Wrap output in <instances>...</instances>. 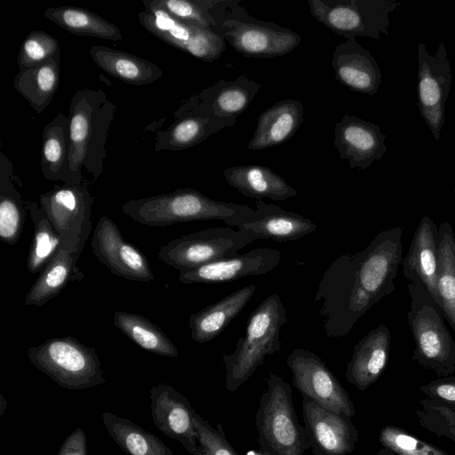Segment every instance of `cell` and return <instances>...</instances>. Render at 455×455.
I'll return each mask as SVG.
<instances>
[{
    "instance_id": "obj_6",
    "label": "cell",
    "mask_w": 455,
    "mask_h": 455,
    "mask_svg": "<svg viewBox=\"0 0 455 455\" xmlns=\"http://www.w3.org/2000/svg\"><path fill=\"white\" fill-rule=\"evenodd\" d=\"M249 206L213 200L194 188L129 200L122 212L135 221L150 227L177 223L220 220H226Z\"/></svg>"
},
{
    "instance_id": "obj_34",
    "label": "cell",
    "mask_w": 455,
    "mask_h": 455,
    "mask_svg": "<svg viewBox=\"0 0 455 455\" xmlns=\"http://www.w3.org/2000/svg\"><path fill=\"white\" fill-rule=\"evenodd\" d=\"M13 167L8 157L0 153V239L15 245L23 231L26 212L21 195L12 182Z\"/></svg>"
},
{
    "instance_id": "obj_28",
    "label": "cell",
    "mask_w": 455,
    "mask_h": 455,
    "mask_svg": "<svg viewBox=\"0 0 455 455\" xmlns=\"http://www.w3.org/2000/svg\"><path fill=\"white\" fill-rule=\"evenodd\" d=\"M90 55L104 72L132 85L151 84L164 75L156 64L117 49L93 45Z\"/></svg>"
},
{
    "instance_id": "obj_27",
    "label": "cell",
    "mask_w": 455,
    "mask_h": 455,
    "mask_svg": "<svg viewBox=\"0 0 455 455\" xmlns=\"http://www.w3.org/2000/svg\"><path fill=\"white\" fill-rule=\"evenodd\" d=\"M255 291L254 284L243 287L193 313L188 319L192 339L203 344L217 338L243 309Z\"/></svg>"
},
{
    "instance_id": "obj_33",
    "label": "cell",
    "mask_w": 455,
    "mask_h": 455,
    "mask_svg": "<svg viewBox=\"0 0 455 455\" xmlns=\"http://www.w3.org/2000/svg\"><path fill=\"white\" fill-rule=\"evenodd\" d=\"M101 419L109 435L126 455H174L162 440L130 419L112 412H103Z\"/></svg>"
},
{
    "instance_id": "obj_15",
    "label": "cell",
    "mask_w": 455,
    "mask_h": 455,
    "mask_svg": "<svg viewBox=\"0 0 455 455\" xmlns=\"http://www.w3.org/2000/svg\"><path fill=\"white\" fill-rule=\"evenodd\" d=\"M142 3L145 10L139 12V21L156 37L206 62L224 52L226 43L216 32L182 22L144 0Z\"/></svg>"
},
{
    "instance_id": "obj_49",
    "label": "cell",
    "mask_w": 455,
    "mask_h": 455,
    "mask_svg": "<svg viewBox=\"0 0 455 455\" xmlns=\"http://www.w3.org/2000/svg\"><path fill=\"white\" fill-rule=\"evenodd\" d=\"M454 192H455V188H454Z\"/></svg>"
},
{
    "instance_id": "obj_11",
    "label": "cell",
    "mask_w": 455,
    "mask_h": 455,
    "mask_svg": "<svg viewBox=\"0 0 455 455\" xmlns=\"http://www.w3.org/2000/svg\"><path fill=\"white\" fill-rule=\"evenodd\" d=\"M39 201L60 235V249L80 257L92 228L93 197L85 180L55 186L42 193Z\"/></svg>"
},
{
    "instance_id": "obj_43",
    "label": "cell",
    "mask_w": 455,
    "mask_h": 455,
    "mask_svg": "<svg viewBox=\"0 0 455 455\" xmlns=\"http://www.w3.org/2000/svg\"><path fill=\"white\" fill-rule=\"evenodd\" d=\"M194 424L198 435L197 455H239L227 439L221 424L213 427L196 412Z\"/></svg>"
},
{
    "instance_id": "obj_42",
    "label": "cell",
    "mask_w": 455,
    "mask_h": 455,
    "mask_svg": "<svg viewBox=\"0 0 455 455\" xmlns=\"http://www.w3.org/2000/svg\"><path fill=\"white\" fill-rule=\"evenodd\" d=\"M422 409L416 411L422 427L439 437L455 443V413L440 402L428 398L419 400Z\"/></svg>"
},
{
    "instance_id": "obj_7",
    "label": "cell",
    "mask_w": 455,
    "mask_h": 455,
    "mask_svg": "<svg viewBox=\"0 0 455 455\" xmlns=\"http://www.w3.org/2000/svg\"><path fill=\"white\" fill-rule=\"evenodd\" d=\"M255 415L260 449L270 455H304L309 443L300 426L291 388L281 377L269 372Z\"/></svg>"
},
{
    "instance_id": "obj_10",
    "label": "cell",
    "mask_w": 455,
    "mask_h": 455,
    "mask_svg": "<svg viewBox=\"0 0 455 455\" xmlns=\"http://www.w3.org/2000/svg\"><path fill=\"white\" fill-rule=\"evenodd\" d=\"M259 239L251 231L230 228H206L175 238L158 251V259L180 272L230 258Z\"/></svg>"
},
{
    "instance_id": "obj_44",
    "label": "cell",
    "mask_w": 455,
    "mask_h": 455,
    "mask_svg": "<svg viewBox=\"0 0 455 455\" xmlns=\"http://www.w3.org/2000/svg\"><path fill=\"white\" fill-rule=\"evenodd\" d=\"M428 399L440 402L455 413V375L441 377L419 387Z\"/></svg>"
},
{
    "instance_id": "obj_47",
    "label": "cell",
    "mask_w": 455,
    "mask_h": 455,
    "mask_svg": "<svg viewBox=\"0 0 455 455\" xmlns=\"http://www.w3.org/2000/svg\"><path fill=\"white\" fill-rule=\"evenodd\" d=\"M375 455H397V454L395 453L394 451H392L391 450L383 447Z\"/></svg>"
},
{
    "instance_id": "obj_24",
    "label": "cell",
    "mask_w": 455,
    "mask_h": 455,
    "mask_svg": "<svg viewBox=\"0 0 455 455\" xmlns=\"http://www.w3.org/2000/svg\"><path fill=\"white\" fill-rule=\"evenodd\" d=\"M391 348V332L383 323L364 335L354 347L346 378L360 391H365L384 372Z\"/></svg>"
},
{
    "instance_id": "obj_22",
    "label": "cell",
    "mask_w": 455,
    "mask_h": 455,
    "mask_svg": "<svg viewBox=\"0 0 455 455\" xmlns=\"http://www.w3.org/2000/svg\"><path fill=\"white\" fill-rule=\"evenodd\" d=\"M438 240V226L428 216H424L402 260L403 275L410 283L423 286L437 304Z\"/></svg>"
},
{
    "instance_id": "obj_2",
    "label": "cell",
    "mask_w": 455,
    "mask_h": 455,
    "mask_svg": "<svg viewBox=\"0 0 455 455\" xmlns=\"http://www.w3.org/2000/svg\"><path fill=\"white\" fill-rule=\"evenodd\" d=\"M116 107L102 90L77 91L69 105V153L65 185L84 180L82 168L99 180L107 156V139Z\"/></svg>"
},
{
    "instance_id": "obj_3",
    "label": "cell",
    "mask_w": 455,
    "mask_h": 455,
    "mask_svg": "<svg viewBox=\"0 0 455 455\" xmlns=\"http://www.w3.org/2000/svg\"><path fill=\"white\" fill-rule=\"evenodd\" d=\"M287 320V309L275 292L264 299L251 312L245 335L237 340L231 354L222 357L228 391L237 390L263 364L267 355L281 349L280 332Z\"/></svg>"
},
{
    "instance_id": "obj_25",
    "label": "cell",
    "mask_w": 455,
    "mask_h": 455,
    "mask_svg": "<svg viewBox=\"0 0 455 455\" xmlns=\"http://www.w3.org/2000/svg\"><path fill=\"white\" fill-rule=\"evenodd\" d=\"M304 120L300 101L280 100L260 114L247 148L260 150L281 145L295 135Z\"/></svg>"
},
{
    "instance_id": "obj_46",
    "label": "cell",
    "mask_w": 455,
    "mask_h": 455,
    "mask_svg": "<svg viewBox=\"0 0 455 455\" xmlns=\"http://www.w3.org/2000/svg\"><path fill=\"white\" fill-rule=\"evenodd\" d=\"M244 455H270V454L267 453V451H263L262 449H259V450L251 449V450L247 451Z\"/></svg>"
},
{
    "instance_id": "obj_18",
    "label": "cell",
    "mask_w": 455,
    "mask_h": 455,
    "mask_svg": "<svg viewBox=\"0 0 455 455\" xmlns=\"http://www.w3.org/2000/svg\"><path fill=\"white\" fill-rule=\"evenodd\" d=\"M149 398L154 425L169 438L180 442L188 453L197 455L196 411L188 398L166 383L153 386Z\"/></svg>"
},
{
    "instance_id": "obj_8",
    "label": "cell",
    "mask_w": 455,
    "mask_h": 455,
    "mask_svg": "<svg viewBox=\"0 0 455 455\" xmlns=\"http://www.w3.org/2000/svg\"><path fill=\"white\" fill-rule=\"evenodd\" d=\"M29 362L60 387L81 390L104 384V371L92 347L72 336L51 338L28 350Z\"/></svg>"
},
{
    "instance_id": "obj_48",
    "label": "cell",
    "mask_w": 455,
    "mask_h": 455,
    "mask_svg": "<svg viewBox=\"0 0 455 455\" xmlns=\"http://www.w3.org/2000/svg\"><path fill=\"white\" fill-rule=\"evenodd\" d=\"M1 404H2V408H1V413H0V416H2L5 411V408H6V401L4 400V398L3 397V395H1Z\"/></svg>"
},
{
    "instance_id": "obj_40",
    "label": "cell",
    "mask_w": 455,
    "mask_h": 455,
    "mask_svg": "<svg viewBox=\"0 0 455 455\" xmlns=\"http://www.w3.org/2000/svg\"><path fill=\"white\" fill-rule=\"evenodd\" d=\"M379 442L382 447L391 450L397 455H450L445 450L392 425L381 428Z\"/></svg>"
},
{
    "instance_id": "obj_29",
    "label": "cell",
    "mask_w": 455,
    "mask_h": 455,
    "mask_svg": "<svg viewBox=\"0 0 455 455\" xmlns=\"http://www.w3.org/2000/svg\"><path fill=\"white\" fill-rule=\"evenodd\" d=\"M78 259L76 254L60 249L39 273L26 296L25 304L41 307L59 295L70 281L81 282L84 275L77 266Z\"/></svg>"
},
{
    "instance_id": "obj_13",
    "label": "cell",
    "mask_w": 455,
    "mask_h": 455,
    "mask_svg": "<svg viewBox=\"0 0 455 455\" xmlns=\"http://www.w3.org/2000/svg\"><path fill=\"white\" fill-rule=\"evenodd\" d=\"M292 373V383L306 396L321 406L353 417L355 410L347 390L312 351L296 348L287 357Z\"/></svg>"
},
{
    "instance_id": "obj_1",
    "label": "cell",
    "mask_w": 455,
    "mask_h": 455,
    "mask_svg": "<svg viewBox=\"0 0 455 455\" xmlns=\"http://www.w3.org/2000/svg\"><path fill=\"white\" fill-rule=\"evenodd\" d=\"M403 228L378 233L355 252L341 254L324 271L315 294L329 338H341L371 307L395 289L403 260Z\"/></svg>"
},
{
    "instance_id": "obj_45",
    "label": "cell",
    "mask_w": 455,
    "mask_h": 455,
    "mask_svg": "<svg viewBox=\"0 0 455 455\" xmlns=\"http://www.w3.org/2000/svg\"><path fill=\"white\" fill-rule=\"evenodd\" d=\"M57 455H87V440L83 428H76L63 442Z\"/></svg>"
},
{
    "instance_id": "obj_31",
    "label": "cell",
    "mask_w": 455,
    "mask_h": 455,
    "mask_svg": "<svg viewBox=\"0 0 455 455\" xmlns=\"http://www.w3.org/2000/svg\"><path fill=\"white\" fill-rule=\"evenodd\" d=\"M41 171L44 179L66 182L69 153L68 116L60 112L43 130Z\"/></svg>"
},
{
    "instance_id": "obj_14",
    "label": "cell",
    "mask_w": 455,
    "mask_h": 455,
    "mask_svg": "<svg viewBox=\"0 0 455 455\" xmlns=\"http://www.w3.org/2000/svg\"><path fill=\"white\" fill-rule=\"evenodd\" d=\"M418 106L434 138L439 140L445 120V103L450 93L451 72L445 45L440 43L434 55L423 43L418 44Z\"/></svg>"
},
{
    "instance_id": "obj_38",
    "label": "cell",
    "mask_w": 455,
    "mask_h": 455,
    "mask_svg": "<svg viewBox=\"0 0 455 455\" xmlns=\"http://www.w3.org/2000/svg\"><path fill=\"white\" fill-rule=\"evenodd\" d=\"M28 209L34 232L27 267L31 274H38L60 251V237L44 208L32 202Z\"/></svg>"
},
{
    "instance_id": "obj_21",
    "label": "cell",
    "mask_w": 455,
    "mask_h": 455,
    "mask_svg": "<svg viewBox=\"0 0 455 455\" xmlns=\"http://www.w3.org/2000/svg\"><path fill=\"white\" fill-rule=\"evenodd\" d=\"M385 139L379 125L346 114L335 124L333 144L352 169L365 170L386 153Z\"/></svg>"
},
{
    "instance_id": "obj_5",
    "label": "cell",
    "mask_w": 455,
    "mask_h": 455,
    "mask_svg": "<svg viewBox=\"0 0 455 455\" xmlns=\"http://www.w3.org/2000/svg\"><path fill=\"white\" fill-rule=\"evenodd\" d=\"M407 288L411 298L407 322L415 344L412 359L440 378L452 375L455 341L442 308L423 286L409 283Z\"/></svg>"
},
{
    "instance_id": "obj_37",
    "label": "cell",
    "mask_w": 455,
    "mask_h": 455,
    "mask_svg": "<svg viewBox=\"0 0 455 455\" xmlns=\"http://www.w3.org/2000/svg\"><path fill=\"white\" fill-rule=\"evenodd\" d=\"M220 131L207 117L187 116L175 119L173 124L156 136V151H179L196 146Z\"/></svg>"
},
{
    "instance_id": "obj_30",
    "label": "cell",
    "mask_w": 455,
    "mask_h": 455,
    "mask_svg": "<svg viewBox=\"0 0 455 455\" xmlns=\"http://www.w3.org/2000/svg\"><path fill=\"white\" fill-rule=\"evenodd\" d=\"M60 52L46 61L15 76L14 89L41 114L50 104L60 84Z\"/></svg>"
},
{
    "instance_id": "obj_20",
    "label": "cell",
    "mask_w": 455,
    "mask_h": 455,
    "mask_svg": "<svg viewBox=\"0 0 455 455\" xmlns=\"http://www.w3.org/2000/svg\"><path fill=\"white\" fill-rule=\"evenodd\" d=\"M282 260L280 251L262 247L243 254L208 263L195 269L180 272L183 283H219L233 282L248 275H265Z\"/></svg>"
},
{
    "instance_id": "obj_16",
    "label": "cell",
    "mask_w": 455,
    "mask_h": 455,
    "mask_svg": "<svg viewBox=\"0 0 455 455\" xmlns=\"http://www.w3.org/2000/svg\"><path fill=\"white\" fill-rule=\"evenodd\" d=\"M304 428L314 455H347L359 439L352 417L302 396Z\"/></svg>"
},
{
    "instance_id": "obj_36",
    "label": "cell",
    "mask_w": 455,
    "mask_h": 455,
    "mask_svg": "<svg viewBox=\"0 0 455 455\" xmlns=\"http://www.w3.org/2000/svg\"><path fill=\"white\" fill-rule=\"evenodd\" d=\"M114 325L127 338L144 350L165 357H177L179 352L167 335L143 315L116 311Z\"/></svg>"
},
{
    "instance_id": "obj_4",
    "label": "cell",
    "mask_w": 455,
    "mask_h": 455,
    "mask_svg": "<svg viewBox=\"0 0 455 455\" xmlns=\"http://www.w3.org/2000/svg\"><path fill=\"white\" fill-rule=\"evenodd\" d=\"M210 12L217 24L214 32L244 57H281L300 44L298 33L251 16L239 0H217Z\"/></svg>"
},
{
    "instance_id": "obj_35",
    "label": "cell",
    "mask_w": 455,
    "mask_h": 455,
    "mask_svg": "<svg viewBox=\"0 0 455 455\" xmlns=\"http://www.w3.org/2000/svg\"><path fill=\"white\" fill-rule=\"evenodd\" d=\"M438 304L455 331V234L449 222L438 226Z\"/></svg>"
},
{
    "instance_id": "obj_9",
    "label": "cell",
    "mask_w": 455,
    "mask_h": 455,
    "mask_svg": "<svg viewBox=\"0 0 455 455\" xmlns=\"http://www.w3.org/2000/svg\"><path fill=\"white\" fill-rule=\"evenodd\" d=\"M311 15L347 39H379L388 34L389 14L401 5L394 0H308Z\"/></svg>"
},
{
    "instance_id": "obj_23",
    "label": "cell",
    "mask_w": 455,
    "mask_h": 455,
    "mask_svg": "<svg viewBox=\"0 0 455 455\" xmlns=\"http://www.w3.org/2000/svg\"><path fill=\"white\" fill-rule=\"evenodd\" d=\"M331 66L336 80L355 92L373 96L382 82L378 62L355 38L335 47Z\"/></svg>"
},
{
    "instance_id": "obj_17",
    "label": "cell",
    "mask_w": 455,
    "mask_h": 455,
    "mask_svg": "<svg viewBox=\"0 0 455 455\" xmlns=\"http://www.w3.org/2000/svg\"><path fill=\"white\" fill-rule=\"evenodd\" d=\"M91 244L99 261L112 274L132 281L150 282L155 279L144 253L124 238L109 217L100 219Z\"/></svg>"
},
{
    "instance_id": "obj_19",
    "label": "cell",
    "mask_w": 455,
    "mask_h": 455,
    "mask_svg": "<svg viewBox=\"0 0 455 455\" xmlns=\"http://www.w3.org/2000/svg\"><path fill=\"white\" fill-rule=\"evenodd\" d=\"M256 208L248 207L236 216L224 220L242 231H251L259 239L275 242L294 241L315 231L317 226L308 218L288 212L278 205L255 201Z\"/></svg>"
},
{
    "instance_id": "obj_26",
    "label": "cell",
    "mask_w": 455,
    "mask_h": 455,
    "mask_svg": "<svg viewBox=\"0 0 455 455\" xmlns=\"http://www.w3.org/2000/svg\"><path fill=\"white\" fill-rule=\"evenodd\" d=\"M228 185L243 196L261 200L284 201L297 196V191L271 168L258 165L231 166L223 171Z\"/></svg>"
},
{
    "instance_id": "obj_39",
    "label": "cell",
    "mask_w": 455,
    "mask_h": 455,
    "mask_svg": "<svg viewBox=\"0 0 455 455\" xmlns=\"http://www.w3.org/2000/svg\"><path fill=\"white\" fill-rule=\"evenodd\" d=\"M182 22L214 31L217 27L211 13L217 0H144Z\"/></svg>"
},
{
    "instance_id": "obj_32",
    "label": "cell",
    "mask_w": 455,
    "mask_h": 455,
    "mask_svg": "<svg viewBox=\"0 0 455 455\" xmlns=\"http://www.w3.org/2000/svg\"><path fill=\"white\" fill-rule=\"evenodd\" d=\"M44 17L64 30L84 36H92L110 41L123 38L120 28L100 15L77 6L49 7Z\"/></svg>"
},
{
    "instance_id": "obj_12",
    "label": "cell",
    "mask_w": 455,
    "mask_h": 455,
    "mask_svg": "<svg viewBox=\"0 0 455 455\" xmlns=\"http://www.w3.org/2000/svg\"><path fill=\"white\" fill-rule=\"evenodd\" d=\"M260 88V84L246 76H240L231 81L221 79L184 101L175 111L174 117H207L220 130L233 126Z\"/></svg>"
},
{
    "instance_id": "obj_41",
    "label": "cell",
    "mask_w": 455,
    "mask_h": 455,
    "mask_svg": "<svg viewBox=\"0 0 455 455\" xmlns=\"http://www.w3.org/2000/svg\"><path fill=\"white\" fill-rule=\"evenodd\" d=\"M58 40L52 35L33 30L25 37L17 58L20 70L36 67L60 52Z\"/></svg>"
}]
</instances>
